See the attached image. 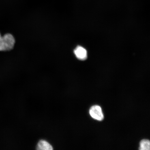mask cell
Masks as SVG:
<instances>
[{
  "mask_svg": "<svg viewBox=\"0 0 150 150\" xmlns=\"http://www.w3.org/2000/svg\"><path fill=\"white\" fill-rule=\"evenodd\" d=\"M37 149L52 150L53 148L50 144L45 140H41L38 142L37 146Z\"/></svg>",
  "mask_w": 150,
  "mask_h": 150,
  "instance_id": "obj_4",
  "label": "cell"
},
{
  "mask_svg": "<svg viewBox=\"0 0 150 150\" xmlns=\"http://www.w3.org/2000/svg\"><path fill=\"white\" fill-rule=\"evenodd\" d=\"M15 40L13 36L9 33L2 37L0 33V51H9L14 48Z\"/></svg>",
  "mask_w": 150,
  "mask_h": 150,
  "instance_id": "obj_1",
  "label": "cell"
},
{
  "mask_svg": "<svg viewBox=\"0 0 150 150\" xmlns=\"http://www.w3.org/2000/svg\"><path fill=\"white\" fill-rule=\"evenodd\" d=\"M74 53L78 59L84 60L87 59V53L85 49L81 46H78L74 50Z\"/></svg>",
  "mask_w": 150,
  "mask_h": 150,
  "instance_id": "obj_3",
  "label": "cell"
},
{
  "mask_svg": "<svg viewBox=\"0 0 150 150\" xmlns=\"http://www.w3.org/2000/svg\"><path fill=\"white\" fill-rule=\"evenodd\" d=\"M89 113L92 117L97 120L102 121L104 119L102 108L99 106H92L90 108Z\"/></svg>",
  "mask_w": 150,
  "mask_h": 150,
  "instance_id": "obj_2",
  "label": "cell"
},
{
  "mask_svg": "<svg viewBox=\"0 0 150 150\" xmlns=\"http://www.w3.org/2000/svg\"><path fill=\"white\" fill-rule=\"evenodd\" d=\"M139 149L141 150H149L150 142L149 140L144 139L141 141Z\"/></svg>",
  "mask_w": 150,
  "mask_h": 150,
  "instance_id": "obj_5",
  "label": "cell"
}]
</instances>
